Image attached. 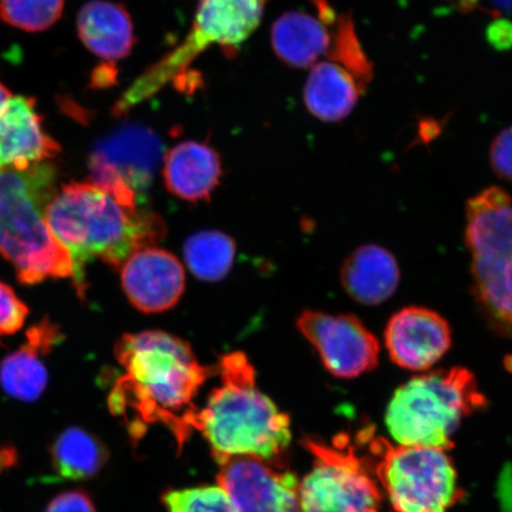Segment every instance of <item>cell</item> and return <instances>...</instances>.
I'll return each instance as SVG.
<instances>
[{
  "label": "cell",
  "instance_id": "6da1fadb",
  "mask_svg": "<svg viewBox=\"0 0 512 512\" xmlns=\"http://www.w3.org/2000/svg\"><path fill=\"white\" fill-rule=\"evenodd\" d=\"M114 355L126 374L108 398L111 412L124 418L133 413V437L147 424H160L182 446L195 430L194 399L214 369L198 363L188 342L163 331L124 335Z\"/></svg>",
  "mask_w": 512,
  "mask_h": 512
},
{
  "label": "cell",
  "instance_id": "7a4b0ae2",
  "mask_svg": "<svg viewBox=\"0 0 512 512\" xmlns=\"http://www.w3.org/2000/svg\"><path fill=\"white\" fill-rule=\"evenodd\" d=\"M46 219L70 254L76 290L86 292V265L100 259L119 267L132 253L152 247L165 233L162 217L128 208L92 182L63 185L51 198Z\"/></svg>",
  "mask_w": 512,
  "mask_h": 512
},
{
  "label": "cell",
  "instance_id": "3957f363",
  "mask_svg": "<svg viewBox=\"0 0 512 512\" xmlns=\"http://www.w3.org/2000/svg\"><path fill=\"white\" fill-rule=\"evenodd\" d=\"M221 386L198 411L195 430L207 439L217 464L238 456L277 463L291 443V422L256 386L255 370L242 352L221 357Z\"/></svg>",
  "mask_w": 512,
  "mask_h": 512
},
{
  "label": "cell",
  "instance_id": "277c9868",
  "mask_svg": "<svg viewBox=\"0 0 512 512\" xmlns=\"http://www.w3.org/2000/svg\"><path fill=\"white\" fill-rule=\"evenodd\" d=\"M55 194L53 164L0 170V253L15 266L23 284L74 275L72 258L46 219Z\"/></svg>",
  "mask_w": 512,
  "mask_h": 512
},
{
  "label": "cell",
  "instance_id": "5b68a950",
  "mask_svg": "<svg viewBox=\"0 0 512 512\" xmlns=\"http://www.w3.org/2000/svg\"><path fill=\"white\" fill-rule=\"evenodd\" d=\"M485 396L469 369H439L413 377L395 390L386 426L403 446L450 450L462 422L486 407Z\"/></svg>",
  "mask_w": 512,
  "mask_h": 512
},
{
  "label": "cell",
  "instance_id": "8992f818",
  "mask_svg": "<svg viewBox=\"0 0 512 512\" xmlns=\"http://www.w3.org/2000/svg\"><path fill=\"white\" fill-rule=\"evenodd\" d=\"M465 243L478 310L495 334L512 339V198L507 191L490 187L467 201Z\"/></svg>",
  "mask_w": 512,
  "mask_h": 512
},
{
  "label": "cell",
  "instance_id": "52a82bcc",
  "mask_svg": "<svg viewBox=\"0 0 512 512\" xmlns=\"http://www.w3.org/2000/svg\"><path fill=\"white\" fill-rule=\"evenodd\" d=\"M357 443L367 447L371 471L392 512H446L462 501L453 460L444 450L394 446L366 427Z\"/></svg>",
  "mask_w": 512,
  "mask_h": 512
},
{
  "label": "cell",
  "instance_id": "ba28073f",
  "mask_svg": "<svg viewBox=\"0 0 512 512\" xmlns=\"http://www.w3.org/2000/svg\"><path fill=\"white\" fill-rule=\"evenodd\" d=\"M266 4L267 0H200L188 36L126 89L115 102L113 113L121 117L162 91L168 83L178 86L188 80L191 64L211 46H220L227 55L236 54L258 29Z\"/></svg>",
  "mask_w": 512,
  "mask_h": 512
},
{
  "label": "cell",
  "instance_id": "9c48e42d",
  "mask_svg": "<svg viewBox=\"0 0 512 512\" xmlns=\"http://www.w3.org/2000/svg\"><path fill=\"white\" fill-rule=\"evenodd\" d=\"M312 470L299 484L303 512H384L383 492L366 458L339 434L331 444L306 437Z\"/></svg>",
  "mask_w": 512,
  "mask_h": 512
},
{
  "label": "cell",
  "instance_id": "30bf717a",
  "mask_svg": "<svg viewBox=\"0 0 512 512\" xmlns=\"http://www.w3.org/2000/svg\"><path fill=\"white\" fill-rule=\"evenodd\" d=\"M164 155L162 139L152 128L126 123L96 142L89 155L92 183L128 208L150 188Z\"/></svg>",
  "mask_w": 512,
  "mask_h": 512
},
{
  "label": "cell",
  "instance_id": "8fae6325",
  "mask_svg": "<svg viewBox=\"0 0 512 512\" xmlns=\"http://www.w3.org/2000/svg\"><path fill=\"white\" fill-rule=\"evenodd\" d=\"M297 328L337 379H356L379 364V341L354 315L306 310L298 317Z\"/></svg>",
  "mask_w": 512,
  "mask_h": 512
},
{
  "label": "cell",
  "instance_id": "7c38bea8",
  "mask_svg": "<svg viewBox=\"0 0 512 512\" xmlns=\"http://www.w3.org/2000/svg\"><path fill=\"white\" fill-rule=\"evenodd\" d=\"M217 480L235 512H303L297 476L265 460L249 456L224 460Z\"/></svg>",
  "mask_w": 512,
  "mask_h": 512
},
{
  "label": "cell",
  "instance_id": "4fadbf2b",
  "mask_svg": "<svg viewBox=\"0 0 512 512\" xmlns=\"http://www.w3.org/2000/svg\"><path fill=\"white\" fill-rule=\"evenodd\" d=\"M384 344L396 366L426 371L450 350L452 329L438 312L427 307L408 306L389 319L384 330Z\"/></svg>",
  "mask_w": 512,
  "mask_h": 512
},
{
  "label": "cell",
  "instance_id": "5bb4252c",
  "mask_svg": "<svg viewBox=\"0 0 512 512\" xmlns=\"http://www.w3.org/2000/svg\"><path fill=\"white\" fill-rule=\"evenodd\" d=\"M121 268V285L130 303L144 313L165 312L183 296L184 268L174 254L145 247L132 253Z\"/></svg>",
  "mask_w": 512,
  "mask_h": 512
},
{
  "label": "cell",
  "instance_id": "9a60e30c",
  "mask_svg": "<svg viewBox=\"0 0 512 512\" xmlns=\"http://www.w3.org/2000/svg\"><path fill=\"white\" fill-rule=\"evenodd\" d=\"M36 101L15 96L0 107V170L28 168L59 155L60 145L44 131Z\"/></svg>",
  "mask_w": 512,
  "mask_h": 512
},
{
  "label": "cell",
  "instance_id": "2e32d148",
  "mask_svg": "<svg viewBox=\"0 0 512 512\" xmlns=\"http://www.w3.org/2000/svg\"><path fill=\"white\" fill-rule=\"evenodd\" d=\"M60 338L59 328L48 319L28 331L27 343L0 363V386L4 392L25 402L41 398L49 379L41 357L47 355Z\"/></svg>",
  "mask_w": 512,
  "mask_h": 512
},
{
  "label": "cell",
  "instance_id": "e0dca14e",
  "mask_svg": "<svg viewBox=\"0 0 512 512\" xmlns=\"http://www.w3.org/2000/svg\"><path fill=\"white\" fill-rule=\"evenodd\" d=\"M400 279V266L394 254L374 243L355 249L342 266L344 291L361 305L386 303L398 290Z\"/></svg>",
  "mask_w": 512,
  "mask_h": 512
},
{
  "label": "cell",
  "instance_id": "ac0fdd59",
  "mask_svg": "<svg viewBox=\"0 0 512 512\" xmlns=\"http://www.w3.org/2000/svg\"><path fill=\"white\" fill-rule=\"evenodd\" d=\"M221 176L220 156L208 144L184 142L164 156L166 188L181 200L192 203L209 200Z\"/></svg>",
  "mask_w": 512,
  "mask_h": 512
},
{
  "label": "cell",
  "instance_id": "d6986e66",
  "mask_svg": "<svg viewBox=\"0 0 512 512\" xmlns=\"http://www.w3.org/2000/svg\"><path fill=\"white\" fill-rule=\"evenodd\" d=\"M78 34L85 46L114 66L130 55L136 36L130 14L123 5L93 0L78 15Z\"/></svg>",
  "mask_w": 512,
  "mask_h": 512
},
{
  "label": "cell",
  "instance_id": "ffe728a7",
  "mask_svg": "<svg viewBox=\"0 0 512 512\" xmlns=\"http://www.w3.org/2000/svg\"><path fill=\"white\" fill-rule=\"evenodd\" d=\"M366 87L334 61L313 66L304 89L307 110L324 123H338L355 110Z\"/></svg>",
  "mask_w": 512,
  "mask_h": 512
},
{
  "label": "cell",
  "instance_id": "44dd1931",
  "mask_svg": "<svg viewBox=\"0 0 512 512\" xmlns=\"http://www.w3.org/2000/svg\"><path fill=\"white\" fill-rule=\"evenodd\" d=\"M326 25L319 17L306 12H286L272 27L275 54L290 67L313 66L330 48L331 34Z\"/></svg>",
  "mask_w": 512,
  "mask_h": 512
},
{
  "label": "cell",
  "instance_id": "7402d4cb",
  "mask_svg": "<svg viewBox=\"0 0 512 512\" xmlns=\"http://www.w3.org/2000/svg\"><path fill=\"white\" fill-rule=\"evenodd\" d=\"M110 452L94 434L80 427H69L50 447L51 465L57 476L69 480H87L99 475Z\"/></svg>",
  "mask_w": 512,
  "mask_h": 512
},
{
  "label": "cell",
  "instance_id": "603a6c76",
  "mask_svg": "<svg viewBox=\"0 0 512 512\" xmlns=\"http://www.w3.org/2000/svg\"><path fill=\"white\" fill-rule=\"evenodd\" d=\"M183 253L196 278L216 283L232 270L236 245L230 236L219 230H202L185 241Z\"/></svg>",
  "mask_w": 512,
  "mask_h": 512
},
{
  "label": "cell",
  "instance_id": "cb8c5ba5",
  "mask_svg": "<svg viewBox=\"0 0 512 512\" xmlns=\"http://www.w3.org/2000/svg\"><path fill=\"white\" fill-rule=\"evenodd\" d=\"M335 31L331 34V44L328 51L329 60L341 64L348 69L355 78L368 87L373 79V64L358 40L355 24L351 15L337 17Z\"/></svg>",
  "mask_w": 512,
  "mask_h": 512
},
{
  "label": "cell",
  "instance_id": "d4e9b609",
  "mask_svg": "<svg viewBox=\"0 0 512 512\" xmlns=\"http://www.w3.org/2000/svg\"><path fill=\"white\" fill-rule=\"evenodd\" d=\"M63 5L64 0H0V16L12 27L43 31L59 21Z\"/></svg>",
  "mask_w": 512,
  "mask_h": 512
},
{
  "label": "cell",
  "instance_id": "484cf974",
  "mask_svg": "<svg viewBox=\"0 0 512 512\" xmlns=\"http://www.w3.org/2000/svg\"><path fill=\"white\" fill-rule=\"evenodd\" d=\"M162 501L168 512H235L220 486L169 490Z\"/></svg>",
  "mask_w": 512,
  "mask_h": 512
},
{
  "label": "cell",
  "instance_id": "4316f807",
  "mask_svg": "<svg viewBox=\"0 0 512 512\" xmlns=\"http://www.w3.org/2000/svg\"><path fill=\"white\" fill-rule=\"evenodd\" d=\"M29 310L14 290L0 281V338L14 335L22 328Z\"/></svg>",
  "mask_w": 512,
  "mask_h": 512
},
{
  "label": "cell",
  "instance_id": "83f0119b",
  "mask_svg": "<svg viewBox=\"0 0 512 512\" xmlns=\"http://www.w3.org/2000/svg\"><path fill=\"white\" fill-rule=\"evenodd\" d=\"M490 164L499 178L512 182V126L499 133L492 143Z\"/></svg>",
  "mask_w": 512,
  "mask_h": 512
},
{
  "label": "cell",
  "instance_id": "f1b7e54d",
  "mask_svg": "<svg viewBox=\"0 0 512 512\" xmlns=\"http://www.w3.org/2000/svg\"><path fill=\"white\" fill-rule=\"evenodd\" d=\"M44 512H96V509L86 491L72 490L56 496Z\"/></svg>",
  "mask_w": 512,
  "mask_h": 512
},
{
  "label": "cell",
  "instance_id": "f546056e",
  "mask_svg": "<svg viewBox=\"0 0 512 512\" xmlns=\"http://www.w3.org/2000/svg\"><path fill=\"white\" fill-rule=\"evenodd\" d=\"M488 40L496 49L512 48V23L505 19L492 23L488 29Z\"/></svg>",
  "mask_w": 512,
  "mask_h": 512
},
{
  "label": "cell",
  "instance_id": "4dcf8cb0",
  "mask_svg": "<svg viewBox=\"0 0 512 512\" xmlns=\"http://www.w3.org/2000/svg\"><path fill=\"white\" fill-rule=\"evenodd\" d=\"M18 463V452L12 445H0V473L12 469Z\"/></svg>",
  "mask_w": 512,
  "mask_h": 512
},
{
  "label": "cell",
  "instance_id": "1f68e13d",
  "mask_svg": "<svg viewBox=\"0 0 512 512\" xmlns=\"http://www.w3.org/2000/svg\"><path fill=\"white\" fill-rule=\"evenodd\" d=\"M503 508L505 511L512 512V471H504L502 478Z\"/></svg>",
  "mask_w": 512,
  "mask_h": 512
},
{
  "label": "cell",
  "instance_id": "d6a6232c",
  "mask_svg": "<svg viewBox=\"0 0 512 512\" xmlns=\"http://www.w3.org/2000/svg\"><path fill=\"white\" fill-rule=\"evenodd\" d=\"M490 2L494 4L499 11L512 15V0H490Z\"/></svg>",
  "mask_w": 512,
  "mask_h": 512
},
{
  "label": "cell",
  "instance_id": "836d02e7",
  "mask_svg": "<svg viewBox=\"0 0 512 512\" xmlns=\"http://www.w3.org/2000/svg\"><path fill=\"white\" fill-rule=\"evenodd\" d=\"M12 98V95L8 88H6L2 82H0V107H2L6 101Z\"/></svg>",
  "mask_w": 512,
  "mask_h": 512
}]
</instances>
